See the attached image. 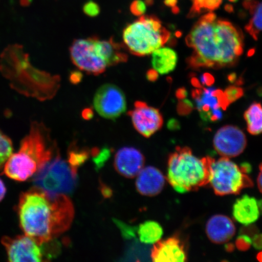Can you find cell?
<instances>
[{"label":"cell","instance_id":"ac0fdd59","mask_svg":"<svg viewBox=\"0 0 262 262\" xmlns=\"http://www.w3.org/2000/svg\"><path fill=\"white\" fill-rule=\"evenodd\" d=\"M206 233L212 243H227L235 234L234 222L227 216L222 214L213 215L206 225Z\"/></svg>","mask_w":262,"mask_h":262},{"label":"cell","instance_id":"cb8c5ba5","mask_svg":"<svg viewBox=\"0 0 262 262\" xmlns=\"http://www.w3.org/2000/svg\"><path fill=\"white\" fill-rule=\"evenodd\" d=\"M137 232L141 242L146 244H153L160 240L163 231L158 223L146 221L140 225Z\"/></svg>","mask_w":262,"mask_h":262},{"label":"cell","instance_id":"11a10c76","mask_svg":"<svg viewBox=\"0 0 262 262\" xmlns=\"http://www.w3.org/2000/svg\"><path fill=\"white\" fill-rule=\"evenodd\" d=\"M228 1L232 2V3H235L237 1V0H228Z\"/></svg>","mask_w":262,"mask_h":262},{"label":"cell","instance_id":"5b68a950","mask_svg":"<svg viewBox=\"0 0 262 262\" xmlns=\"http://www.w3.org/2000/svg\"><path fill=\"white\" fill-rule=\"evenodd\" d=\"M209 157L199 159L188 147H178L169 156L167 178L170 185L179 193H185L208 185Z\"/></svg>","mask_w":262,"mask_h":262},{"label":"cell","instance_id":"f5cc1de1","mask_svg":"<svg viewBox=\"0 0 262 262\" xmlns=\"http://www.w3.org/2000/svg\"><path fill=\"white\" fill-rule=\"evenodd\" d=\"M257 94L258 96L262 97V87L258 88L257 90Z\"/></svg>","mask_w":262,"mask_h":262},{"label":"cell","instance_id":"603a6c76","mask_svg":"<svg viewBox=\"0 0 262 262\" xmlns=\"http://www.w3.org/2000/svg\"><path fill=\"white\" fill-rule=\"evenodd\" d=\"M244 119L249 133L254 136L262 133V105L260 103L252 104L245 111Z\"/></svg>","mask_w":262,"mask_h":262},{"label":"cell","instance_id":"f35d334b","mask_svg":"<svg viewBox=\"0 0 262 262\" xmlns=\"http://www.w3.org/2000/svg\"><path fill=\"white\" fill-rule=\"evenodd\" d=\"M146 76L147 80L150 82H155L158 79L159 73L154 69H151V70L147 71Z\"/></svg>","mask_w":262,"mask_h":262},{"label":"cell","instance_id":"4316f807","mask_svg":"<svg viewBox=\"0 0 262 262\" xmlns=\"http://www.w3.org/2000/svg\"><path fill=\"white\" fill-rule=\"evenodd\" d=\"M90 154L86 150H78L73 148L69 153L68 163L73 171L77 173L79 167L86 161Z\"/></svg>","mask_w":262,"mask_h":262},{"label":"cell","instance_id":"c3c4849f","mask_svg":"<svg viewBox=\"0 0 262 262\" xmlns=\"http://www.w3.org/2000/svg\"><path fill=\"white\" fill-rule=\"evenodd\" d=\"M225 249L228 252H232L234 250V245L232 244H228L225 245Z\"/></svg>","mask_w":262,"mask_h":262},{"label":"cell","instance_id":"2e32d148","mask_svg":"<svg viewBox=\"0 0 262 262\" xmlns=\"http://www.w3.org/2000/svg\"><path fill=\"white\" fill-rule=\"evenodd\" d=\"M153 261L182 262L187 260L184 244L177 236L159 241L153 246L150 253Z\"/></svg>","mask_w":262,"mask_h":262},{"label":"cell","instance_id":"277c9868","mask_svg":"<svg viewBox=\"0 0 262 262\" xmlns=\"http://www.w3.org/2000/svg\"><path fill=\"white\" fill-rule=\"evenodd\" d=\"M58 153L45 124L34 122L30 130L21 141L18 152L12 153L3 167L9 178L25 182L34 177Z\"/></svg>","mask_w":262,"mask_h":262},{"label":"cell","instance_id":"1f68e13d","mask_svg":"<svg viewBox=\"0 0 262 262\" xmlns=\"http://www.w3.org/2000/svg\"><path fill=\"white\" fill-rule=\"evenodd\" d=\"M147 5L142 0H134L130 5V12L134 15L140 16L145 14Z\"/></svg>","mask_w":262,"mask_h":262},{"label":"cell","instance_id":"ab89813d","mask_svg":"<svg viewBox=\"0 0 262 262\" xmlns=\"http://www.w3.org/2000/svg\"><path fill=\"white\" fill-rule=\"evenodd\" d=\"M188 96V91L185 89V88H179V89L177 90L176 93V97L178 98L180 100L185 99V98L187 97Z\"/></svg>","mask_w":262,"mask_h":262},{"label":"cell","instance_id":"484cf974","mask_svg":"<svg viewBox=\"0 0 262 262\" xmlns=\"http://www.w3.org/2000/svg\"><path fill=\"white\" fill-rule=\"evenodd\" d=\"M13 144L11 139L0 130V169L3 168L13 153Z\"/></svg>","mask_w":262,"mask_h":262},{"label":"cell","instance_id":"5bb4252c","mask_svg":"<svg viewBox=\"0 0 262 262\" xmlns=\"http://www.w3.org/2000/svg\"><path fill=\"white\" fill-rule=\"evenodd\" d=\"M192 97L203 120L212 110H226L230 104L224 92L215 88H198L192 90Z\"/></svg>","mask_w":262,"mask_h":262},{"label":"cell","instance_id":"d590c367","mask_svg":"<svg viewBox=\"0 0 262 262\" xmlns=\"http://www.w3.org/2000/svg\"><path fill=\"white\" fill-rule=\"evenodd\" d=\"M83 74L79 71H72L69 80L72 84H77L83 80Z\"/></svg>","mask_w":262,"mask_h":262},{"label":"cell","instance_id":"ee69618b","mask_svg":"<svg viewBox=\"0 0 262 262\" xmlns=\"http://www.w3.org/2000/svg\"><path fill=\"white\" fill-rule=\"evenodd\" d=\"M260 173L257 178V185L260 191L262 193V163L259 166Z\"/></svg>","mask_w":262,"mask_h":262},{"label":"cell","instance_id":"f907efd6","mask_svg":"<svg viewBox=\"0 0 262 262\" xmlns=\"http://www.w3.org/2000/svg\"><path fill=\"white\" fill-rule=\"evenodd\" d=\"M258 203V209H259L260 212L262 214V199L260 200Z\"/></svg>","mask_w":262,"mask_h":262},{"label":"cell","instance_id":"7402d4cb","mask_svg":"<svg viewBox=\"0 0 262 262\" xmlns=\"http://www.w3.org/2000/svg\"><path fill=\"white\" fill-rule=\"evenodd\" d=\"M244 6L252 15L250 21L245 26V30L255 40H257L258 35L262 32V2L248 0L244 3Z\"/></svg>","mask_w":262,"mask_h":262},{"label":"cell","instance_id":"b9f144b4","mask_svg":"<svg viewBox=\"0 0 262 262\" xmlns=\"http://www.w3.org/2000/svg\"><path fill=\"white\" fill-rule=\"evenodd\" d=\"M240 168L242 171L246 173V174H248V173H250L252 171V167L250 164L248 163H242L240 166Z\"/></svg>","mask_w":262,"mask_h":262},{"label":"cell","instance_id":"d4e9b609","mask_svg":"<svg viewBox=\"0 0 262 262\" xmlns=\"http://www.w3.org/2000/svg\"><path fill=\"white\" fill-rule=\"evenodd\" d=\"M192 6L189 16H194L205 11H214L220 7L223 0H191Z\"/></svg>","mask_w":262,"mask_h":262},{"label":"cell","instance_id":"44dd1931","mask_svg":"<svg viewBox=\"0 0 262 262\" xmlns=\"http://www.w3.org/2000/svg\"><path fill=\"white\" fill-rule=\"evenodd\" d=\"M151 54L153 69L159 74H168L175 70L178 56L173 49L161 47L156 49Z\"/></svg>","mask_w":262,"mask_h":262},{"label":"cell","instance_id":"bcb514c9","mask_svg":"<svg viewBox=\"0 0 262 262\" xmlns=\"http://www.w3.org/2000/svg\"><path fill=\"white\" fill-rule=\"evenodd\" d=\"M192 86L196 88H202L203 86L200 82L199 80L196 77H192L191 80Z\"/></svg>","mask_w":262,"mask_h":262},{"label":"cell","instance_id":"4fadbf2b","mask_svg":"<svg viewBox=\"0 0 262 262\" xmlns=\"http://www.w3.org/2000/svg\"><path fill=\"white\" fill-rule=\"evenodd\" d=\"M213 145L219 155L232 158L244 151L247 140L243 131L238 127L227 125L222 127L215 133Z\"/></svg>","mask_w":262,"mask_h":262},{"label":"cell","instance_id":"db71d44e","mask_svg":"<svg viewBox=\"0 0 262 262\" xmlns=\"http://www.w3.org/2000/svg\"><path fill=\"white\" fill-rule=\"evenodd\" d=\"M145 3L147 5H150L152 4L153 0H145Z\"/></svg>","mask_w":262,"mask_h":262},{"label":"cell","instance_id":"9c48e42d","mask_svg":"<svg viewBox=\"0 0 262 262\" xmlns=\"http://www.w3.org/2000/svg\"><path fill=\"white\" fill-rule=\"evenodd\" d=\"M2 243L6 249L8 260L14 262L48 261L58 254L60 249L54 240L41 244L26 234L3 237Z\"/></svg>","mask_w":262,"mask_h":262},{"label":"cell","instance_id":"f1b7e54d","mask_svg":"<svg viewBox=\"0 0 262 262\" xmlns=\"http://www.w3.org/2000/svg\"><path fill=\"white\" fill-rule=\"evenodd\" d=\"M226 97L229 101V104L235 102L244 96V91L242 88L230 86L227 88L224 92Z\"/></svg>","mask_w":262,"mask_h":262},{"label":"cell","instance_id":"681fc988","mask_svg":"<svg viewBox=\"0 0 262 262\" xmlns=\"http://www.w3.org/2000/svg\"><path fill=\"white\" fill-rule=\"evenodd\" d=\"M22 6H27L31 4L32 0H19Z\"/></svg>","mask_w":262,"mask_h":262},{"label":"cell","instance_id":"ba28073f","mask_svg":"<svg viewBox=\"0 0 262 262\" xmlns=\"http://www.w3.org/2000/svg\"><path fill=\"white\" fill-rule=\"evenodd\" d=\"M209 183L217 195L237 194L242 189L253 186L250 177L227 157L217 160L209 157Z\"/></svg>","mask_w":262,"mask_h":262},{"label":"cell","instance_id":"f546056e","mask_svg":"<svg viewBox=\"0 0 262 262\" xmlns=\"http://www.w3.org/2000/svg\"><path fill=\"white\" fill-rule=\"evenodd\" d=\"M194 110V104L188 99H183L180 101L178 107H177L178 114L182 116H188Z\"/></svg>","mask_w":262,"mask_h":262},{"label":"cell","instance_id":"83f0119b","mask_svg":"<svg viewBox=\"0 0 262 262\" xmlns=\"http://www.w3.org/2000/svg\"><path fill=\"white\" fill-rule=\"evenodd\" d=\"M91 154L94 157V162L98 168H101L110 156V150L106 148L101 150L94 148L92 150Z\"/></svg>","mask_w":262,"mask_h":262},{"label":"cell","instance_id":"e0dca14e","mask_svg":"<svg viewBox=\"0 0 262 262\" xmlns=\"http://www.w3.org/2000/svg\"><path fill=\"white\" fill-rule=\"evenodd\" d=\"M165 177L159 169L153 166L143 168L136 180V189L140 194L155 196L160 194L165 187Z\"/></svg>","mask_w":262,"mask_h":262},{"label":"cell","instance_id":"52a82bcc","mask_svg":"<svg viewBox=\"0 0 262 262\" xmlns=\"http://www.w3.org/2000/svg\"><path fill=\"white\" fill-rule=\"evenodd\" d=\"M77 173L58 153L32 178L34 187L50 196L68 195L77 185Z\"/></svg>","mask_w":262,"mask_h":262},{"label":"cell","instance_id":"836d02e7","mask_svg":"<svg viewBox=\"0 0 262 262\" xmlns=\"http://www.w3.org/2000/svg\"><path fill=\"white\" fill-rule=\"evenodd\" d=\"M258 233V229L254 225H247L242 227L240 231V234H245L250 237H253Z\"/></svg>","mask_w":262,"mask_h":262},{"label":"cell","instance_id":"7bdbcfd3","mask_svg":"<svg viewBox=\"0 0 262 262\" xmlns=\"http://www.w3.org/2000/svg\"><path fill=\"white\" fill-rule=\"evenodd\" d=\"M6 193V186L4 184V183H3L2 180L0 179V202H1L2 200L4 199Z\"/></svg>","mask_w":262,"mask_h":262},{"label":"cell","instance_id":"816d5d0a","mask_svg":"<svg viewBox=\"0 0 262 262\" xmlns=\"http://www.w3.org/2000/svg\"><path fill=\"white\" fill-rule=\"evenodd\" d=\"M257 259L262 262V251L260 252V253L257 255Z\"/></svg>","mask_w":262,"mask_h":262},{"label":"cell","instance_id":"4dcf8cb0","mask_svg":"<svg viewBox=\"0 0 262 262\" xmlns=\"http://www.w3.org/2000/svg\"><path fill=\"white\" fill-rule=\"evenodd\" d=\"M83 11L90 17H96L100 13V8L96 2L90 0L83 5Z\"/></svg>","mask_w":262,"mask_h":262},{"label":"cell","instance_id":"7dc6e473","mask_svg":"<svg viewBox=\"0 0 262 262\" xmlns=\"http://www.w3.org/2000/svg\"><path fill=\"white\" fill-rule=\"evenodd\" d=\"M237 78V74L235 73H232L228 75V80L229 83H234L236 81Z\"/></svg>","mask_w":262,"mask_h":262},{"label":"cell","instance_id":"6da1fadb","mask_svg":"<svg viewBox=\"0 0 262 262\" xmlns=\"http://www.w3.org/2000/svg\"><path fill=\"white\" fill-rule=\"evenodd\" d=\"M185 41L194 50L187 61L194 70L233 67L244 52L243 33L212 12L201 16Z\"/></svg>","mask_w":262,"mask_h":262},{"label":"cell","instance_id":"7a4b0ae2","mask_svg":"<svg viewBox=\"0 0 262 262\" xmlns=\"http://www.w3.org/2000/svg\"><path fill=\"white\" fill-rule=\"evenodd\" d=\"M18 214L25 234L42 244L68 230L73 221L74 209L67 195L50 196L33 187L19 196Z\"/></svg>","mask_w":262,"mask_h":262},{"label":"cell","instance_id":"8992f818","mask_svg":"<svg viewBox=\"0 0 262 262\" xmlns=\"http://www.w3.org/2000/svg\"><path fill=\"white\" fill-rule=\"evenodd\" d=\"M171 37L155 15H142L127 25L123 31V45L127 51L137 57L151 54L163 47Z\"/></svg>","mask_w":262,"mask_h":262},{"label":"cell","instance_id":"f6af8a7d","mask_svg":"<svg viewBox=\"0 0 262 262\" xmlns=\"http://www.w3.org/2000/svg\"><path fill=\"white\" fill-rule=\"evenodd\" d=\"M177 0H165V4L167 6H169V7H172L173 8V12L174 11V10H178L179 11L178 8H175V6L176 5Z\"/></svg>","mask_w":262,"mask_h":262},{"label":"cell","instance_id":"d6986e66","mask_svg":"<svg viewBox=\"0 0 262 262\" xmlns=\"http://www.w3.org/2000/svg\"><path fill=\"white\" fill-rule=\"evenodd\" d=\"M125 48L124 45L118 43L112 37L107 40H101L94 36L95 51L105 61L107 67L126 63L128 60V55L124 51Z\"/></svg>","mask_w":262,"mask_h":262},{"label":"cell","instance_id":"ffe728a7","mask_svg":"<svg viewBox=\"0 0 262 262\" xmlns=\"http://www.w3.org/2000/svg\"><path fill=\"white\" fill-rule=\"evenodd\" d=\"M232 214L235 220L242 224H253L260 215L257 201L249 195L242 196L235 202Z\"/></svg>","mask_w":262,"mask_h":262},{"label":"cell","instance_id":"d6a6232c","mask_svg":"<svg viewBox=\"0 0 262 262\" xmlns=\"http://www.w3.org/2000/svg\"><path fill=\"white\" fill-rule=\"evenodd\" d=\"M252 245V238L245 234H240L235 241V246L238 250L245 251L249 250Z\"/></svg>","mask_w":262,"mask_h":262},{"label":"cell","instance_id":"74e56055","mask_svg":"<svg viewBox=\"0 0 262 262\" xmlns=\"http://www.w3.org/2000/svg\"><path fill=\"white\" fill-rule=\"evenodd\" d=\"M167 127L171 130H178L180 129V123L178 120L171 119H170L168 123H167Z\"/></svg>","mask_w":262,"mask_h":262},{"label":"cell","instance_id":"e575fe53","mask_svg":"<svg viewBox=\"0 0 262 262\" xmlns=\"http://www.w3.org/2000/svg\"><path fill=\"white\" fill-rule=\"evenodd\" d=\"M200 82L204 86H211L214 83V78L209 73H204L200 77Z\"/></svg>","mask_w":262,"mask_h":262},{"label":"cell","instance_id":"3957f363","mask_svg":"<svg viewBox=\"0 0 262 262\" xmlns=\"http://www.w3.org/2000/svg\"><path fill=\"white\" fill-rule=\"evenodd\" d=\"M0 71L19 93L39 100L50 99L60 87V78L33 67L20 45H11L5 49Z\"/></svg>","mask_w":262,"mask_h":262},{"label":"cell","instance_id":"30bf717a","mask_svg":"<svg viewBox=\"0 0 262 262\" xmlns=\"http://www.w3.org/2000/svg\"><path fill=\"white\" fill-rule=\"evenodd\" d=\"M93 104L95 110L101 117L115 120L126 112L125 95L119 87L114 84L102 85L95 94Z\"/></svg>","mask_w":262,"mask_h":262},{"label":"cell","instance_id":"9a60e30c","mask_svg":"<svg viewBox=\"0 0 262 262\" xmlns=\"http://www.w3.org/2000/svg\"><path fill=\"white\" fill-rule=\"evenodd\" d=\"M144 165L145 157L140 150L134 147H122L118 150L115 156V168L124 178H135L142 171Z\"/></svg>","mask_w":262,"mask_h":262},{"label":"cell","instance_id":"8fae6325","mask_svg":"<svg viewBox=\"0 0 262 262\" xmlns=\"http://www.w3.org/2000/svg\"><path fill=\"white\" fill-rule=\"evenodd\" d=\"M72 61L80 70L98 75L105 72L107 66L98 56L94 49V36L75 40L70 49Z\"/></svg>","mask_w":262,"mask_h":262},{"label":"cell","instance_id":"7c38bea8","mask_svg":"<svg viewBox=\"0 0 262 262\" xmlns=\"http://www.w3.org/2000/svg\"><path fill=\"white\" fill-rule=\"evenodd\" d=\"M127 114L131 118L134 128L146 138L151 137L163 126V119L160 111L143 101H136L134 109Z\"/></svg>","mask_w":262,"mask_h":262},{"label":"cell","instance_id":"60d3db41","mask_svg":"<svg viewBox=\"0 0 262 262\" xmlns=\"http://www.w3.org/2000/svg\"><path fill=\"white\" fill-rule=\"evenodd\" d=\"M82 117L84 120H89L93 119L94 117V112L92 108H86L82 111Z\"/></svg>","mask_w":262,"mask_h":262},{"label":"cell","instance_id":"8d00e7d4","mask_svg":"<svg viewBox=\"0 0 262 262\" xmlns=\"http://www.w3.org/2000/svg\"><path fill=\"white\" fill-rule=\"evenodd\" d=\"M252 245L257 250H262V234L257 233L252 238Z\"/></svg>","mask_w":262,"mask_h":262}]
</instances>
